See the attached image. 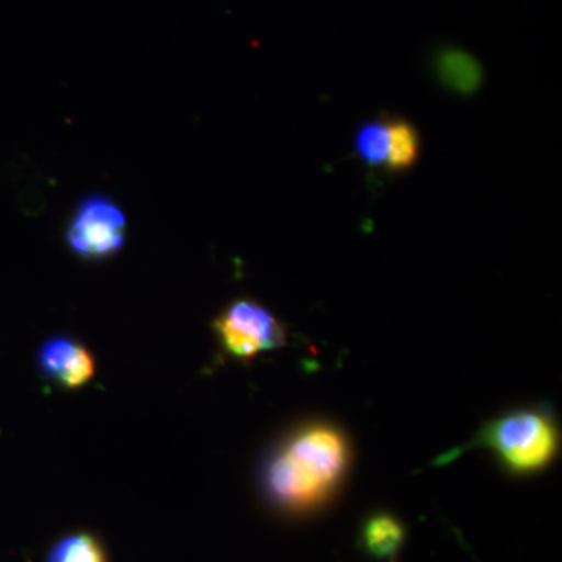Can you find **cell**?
I'll return each instance as SVG.
<instances>
[{
    "instance_id": "obj_1",
    "label": "cell",
    "mask_w": 562,
    "mask_h": 562,
    "mask_svg": "<svg viewBox=\"0 0 562 562\" xmlns=\"http://www.w3.org/2000/svg\"><path fill=\"white\" fill-rule=\"evenodd\" d=\"M347 462L349 447L341 431L330 425L303 428L269 461L266 490L283 508H313L341 482Z\"/></svg>"
},
{
    "instance_id": "obj_2",
    "label": "cell",
    "mask_w": 562,
    "mask_h": 562,
    "mask_svg": "<svg viewBox=\"0 0 562 562\" xmlns=\"http://www.w3.org/2000/svg\"><path fill=\"white\" fill-rule=\"evenodd\" d=\"M480 442L490 447L509 471H541L558 450L557 427L546 414L516 412L492 420L483 428Z\"/></svg>"
},
{
    "instance_id": "obj_3",
    "label": "cell",
    "mask_w": 562,
    "mask_h": 562,
    "mask_svg": "<svg viewBox=\"0 0 562 562\" xmlns=\"http://www.w3.org/2000/svg\"><path fill=\"white\" fill-rule=\"evenodd\" d=\"M127 236V220L110 198L92 194L74 214L66 239L85 260H102L120 251Z\"/></svg>"
},
{
    "instance_id": "obj_4",
    "label": "cell",
    "mask_w": 562,
    "mask_h": 562,
    "mask_svg": "<svg viewBox=\"0 0 562 562\" xmlns=\"http://www.w3.org/2000/svg\"><path fill=\"white\" fill-rule=\"evenodd\" d=\"M222 346L238 358H251L261 351L279 349L286 341L283 325L260 303L233 302L214 322Z\"/></svg>"
},
{
    "instance_id": "obj_5",
    "label": "cell",
    "mask_w": 562,
    "mask_h": 562,
    "mask_svg": "<svg viewBox=\"0 0 562 562\" xmlns=\"http://www.w3.org/2000/svg\"><path fill=\"white\" fill-rule=\"evenodd\" d=\"M358 158L371 168L403 172L420 157V136L412 122L379 117L362 124L355 135Z\"/></svg>"
},
{
    "instance_id": "obj_6",
    "label": "cell",
    "mask_w": 562,
    "mask_h": 562,
    "mask_svg": "<svg viewBox=\"0 0 562 562\" xmlns=\"http://www.w3.org/2000/svg\"><path fill=\"white\" fill-rule=\"evenodd\" d=\"M362 538L373 557L380 558V560H391L405 541V530L394 517L379 514L366 524Z\"/></svg>"
},
{
    "instance_id": "obj_7",
    "label": "cell",
    "mask_w": 562,
    "mask_h": 562,
    "mask_svg": "<svg viewBox=\"0 0 562 562\" xmlns=\"http://www.w3.org/2000/svg\"><path fill=\"white\" fill-rule=\"evenodd\" d=\"M81 347L83 346L74 339L65 338V336H55L44 342L40 350L41 372L58 382L66 369L69 368L70 362L76 360Z\"/></svg>"
},
{
    "instance_id": "obj_8",
    "label": "cell",
    "mask_w": 562,
    "mask_h": 562,
    "mask_svg": "<svg viewBox=\"0 0 562 562\" xmlns=\"http://www.w3.org/2000/svg\"><path fill=\"white\" fill-rule=\"evenodd\" d=\"M47 562H105V553L92 536L74 535L61 539L52 549Z\"/></svg>"
},
{
    "instance_id": "obj_9",
    "label": "cell",
    "mask_w": 562,
    "mask_h": 562,
    "mask_svg": "<svg viewBox=\"0 0 562 562\" xmlns=\"http://www.w3.org/2000/svg\"><path fill=\"white\" fill-rule=\"evenodd\" d=\"M439 72L446 79L453 77L454 83H473L480 79V66L471 55L460 49H443L438 55Z\"/></svg>"
},
{
    "instance_id": "obj_10",
    "label": "cell",
    "mask_w": 562,
    "mask_h": 562,
    "mask_svg": "<svg viewBox=\"0 0 562 562\" xmlns=\"http://www.w3.org/2000/svg\"><path fill=\"white\" fill-rule=\"evenodd\" d=\"M92 375H94V360H92L90 351L81 347L76 360L70 362L69 368L63 373L58 383L61 386L74 390V387L85 386V384L90 382Z\"/></svg>"
}]
</instances>
